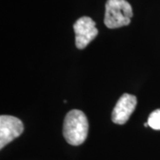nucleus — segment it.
Listing matches in <instances>:
<instances>
[{"mask_svg": "<svg viewBox=\"0 0 160 160\" xmlns=\"http://www.w3.org/2000/svg\"><path fill=\"white\" fill-rule=\"evenodd\" d=\"M89 124L86 114L78 109L67 113L63 123V136L66 142L73 146L83 144L87 138Z\"/></svg>", "mask_w": 160, "mask_h": 160, "instance_id": "f257e3e1", "label": "nucleus"}, {"mask_svg": "<svg viewBox=\"0 0 160 160\" xmlns=\"http://www.w3.org/2000/svg\"><path fill=\"white\" fill-rule=\"evenodd\" d=\"M132 8L126 0H108L105 6L104 24L109 29H118L131 22Z\"/></svg>", "mask_w": 160, "mask_h": 160, "instance_id": "f03ea898", "label": "nucleus"}, {"mask_svg": "<svg viewBox=\"0 0 160 160\" xmlns=\"http://www.w3.org/2000/svg\"><path fill=\"white\" fill-rule=\"evenodd\" d=\"M76 34V46L78 49H85L98 35L96 24L87 16L79 18L73 25Z\"/></svg>", "mask_w": 160, "mask_h": 160, "instance_id": "7ed1b4c3", "label": "nucleus"}, {"mask_svg": "<svg viewBox=\"0 0 160 160\" xmlns=\"http://www.w3.org/2000/svg\"><path fill=\"white\" fill-rule=\"evenodd\" d=\"M23 131L22 120L12 116L2 115L0 117V149L19 137Z\"/></svg>", "mask_w": 160, "mask_h": 160, "instance_id": "20e7f679", "label": "nucleus"}, {"mask_svg": "<svg viewBox=\"0 0 160 160\" xmlns=\"http://www.w3.org/2000/svg\"><path fill=\"white\" fill-rule=\"evenodd\" d=\"M137 105L136 96L130 93H124L112 110L111 119L118 125H124L129 120Z\"/></svg>", "mask_w": 160, "mask_h": 160, "instance_id": "39448f33", "label": "nucleus"}, {"mask_svg": "<svg viewBox=\"0 0 160 160\" xmlns=\"http://www.w3.org/2000/svg\"><path fill=\"white\" fill-rule=\"evenodd\" d=\"M147 122L149 127H151L152 129L160 130V109H156L151 112Z\"/></svg>", "mask_w": 160, "mask_h": 160, "instance_id": "423d86ee", "label": "nucleus"}]
</instances>
